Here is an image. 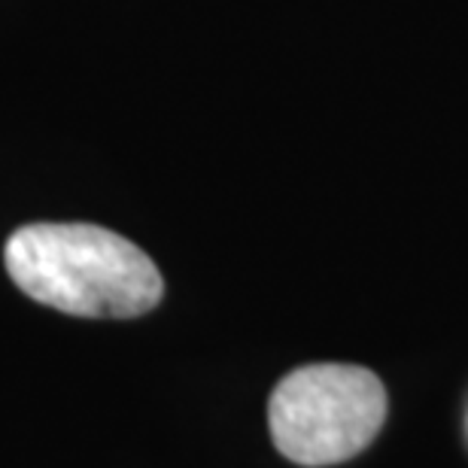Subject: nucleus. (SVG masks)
Returning <instances> with one entry per match:
<instances>
[{
  "label": "nucleus",
  "instance_id": "obj_1",
  "mask_svg": "<svg viewBox=\"0 0 468 468\" xmlns=\"http://www.w3.org/2000/svg\"><path fill=\"white\" fill-rule=\"evenodd\" d=\"M6 271L27 298L70 316L134 320L162 302L155 261L122 234L89 222H34L9 234Z\"/></svg>",
  "mask_w": 468,
  "mask_h": 468
},
{
  "label": "nucleus",
  "instance_id": "obj_2",
  "mask_svg": "<svg viewBox=\"0 0 468 468\" xmlns=\"http://www.w3.org/2000/svg\"><path fill=\"white\" fill-rule=\"evenodd\" d=\"M380 378L359 365H302L268 401L271 441L298 465H335L362 453L387 423Z\"/></svg>",
  "mask_w": 468,
  "mask_h": 468
}]
</instances>
